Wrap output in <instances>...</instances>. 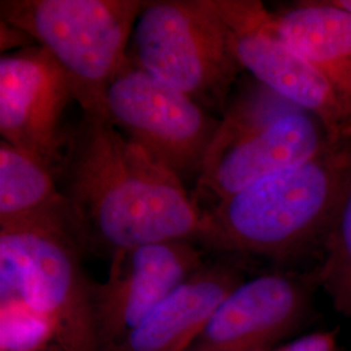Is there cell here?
Returning a JSON list of instances; mask_svg holds the SVG:
<instances>
[{
	"mask_svg": "<svg viewBox=\"0 0 351 351\" xmlns=\"http://www.w3.org/2000/svg\"><path fill=\"white\" fill-rule=\"evenodd\" d=\"M84 250L114 252L201 239L204 213L191 191L108 120L82 113L53 172Z\"/></svg>",
	"mask_w": 351,
	"mask_h": 351,
	"instance_id": "6da1fadb",
	"label": "cell"
},
{
	"mask_svg": "<svg viewBox=\"0 0 351 351\" xmlns=\"http://www.w3.org/2000/svg\"><path fill=\"white\" fill-rule=\"evenodd\" d=\"M351 181V141L267 177L204 211L206 251L289 262L323 243Z\"/></svg>",
	"mask_w": 351,
	"mask_h": 351,
	"instance_id": "7a4b0ae2",
	"label": "cell"
},
{
	"mask_svg": "<svg viewBox=\"0 0 351 351\" xmlns=\"http://www.w3.org/2000/svg\"><path fill=\"white\" fill-rule=\"evenodd\" d=\"M246 88L228 101L191 191L203 213L239 190L307 163L337 143L311 113L256 80Z\"/></svg>",
	"mask_w": 351,
	"mask_h": 351,
	"instance_id": "3957f363",
	"label": "cell"
},
{
	"mask_svg": "<svg viewBox=\"0 0 351 351\" xmlns=\"http://www.w3.org/2000/svg\"><path fill=\"white\" fill-rule=\"evenodd\" d=\"M145 3L1 0L0 21L24 30L50 53L82 113L107 120V91L130 62L128 45Z\"/></svg>",
	"mask_w": 351,
	"mask_h": 351,
	"instance_id": "277c9868",
	"label": "cell"
},
{
	"mask_svg": "<svg viewBox=\"0 0 351 351\" xmlns=\"http://www.w3.org/2000/svg\"><path fill=\"white\" fill-rule=\"evenodd\" d=\"M132 37L130 58L143 71L224 113L243 69L217 0L146 1Z\"/></svg>",
	"mask_w": 351,
	"mask_h": 351,
	"instance_id": "5b68a950",
	"label": "cell"
},
{
	"mask_svg": "<svg viewBox=\"0 0 351 351\" xmlns=\"http://www.w3.org/2000/svg\"><path fill=\"white\" fill-rule=\"evenodd\" d=\"M75 233L51 223L0 226V301L19 300L58 326L65 351H101L91 281Z\"/></svg>",
	"mask_w": 351,
	"mask_h": 351,
	"instance_id": "8992f818",
	"label": "cell"
},
{
	"mask_svg": "<svg viewBox=\"0 0 351 351\" xmlns=\"http://www.w3.org/2000/svg\"><path fill=\"white\" fill-rule=\"evenodd\" d=\"M107 120L186 186L199 178L221 119L130 62L107 91Z\"/></svg>",
	"mask_w": 351,
	"mask_h": 351,
	"instance_id": "52a82bcc",
	"label": "cell"
},
{
	"mask_svg": "<svg viewBox=\"0 0 351 351\" xmlns=\"http://www.w3.org/2000/svg\"><path fill=\"white\" fill-rule=\"evenodd\" d=\"M243 71L315 116L333 142L351 141V114L313 64L280 37L271 11L256 0H217Z\"/></svg>",
	"mask_w": 351,
	"mask_h": 351,
	"instance_id": "ba28073f",
	"label": "cell"
},
{
	"mask_svg": "<svg viewBox=\"0 0 351 351\" xmlns=\"http://www.w3.org/2000/svg\"><path fill=\"white\" fill-rule=\"evenodd\" d=\"M193 241L151 243L114 252L110 275L94 282L91 302L101 351H110L206 262Z\"/></svg>",
	"mask_w": 351,
	"mask_h": 351,
	"instance_id": "9c48e42d",
	"label": "cell"
},
{
	"mask_svg": "<svg viewBox=\"0 0 351 351\" xmlns=\"http://www.w3.org/2000/svg\"><path fill=\"white\" fill-rule=\"evenodd\" d=\"M75 101L66 77L40 46L0 58V134L53 175L68 130L63 116Z\"/></svg>",
	"mask_w": 351,
	"mask_h": 351,
	"instance_id": "30bf717a",
	"label": "cell"
},
{
	"mask_svg": "<svg viewBox=\"0 0 351 351\" xmlns=\"http://www.w3.org/2000/svg\"><path fill=\"white\" fill-rule=\"evenodd\" d=\"M314 272H269L246 278L219 304L188 351H269L310 313Z\"/></svg>",
	"mask_w": 351,
	"mask_h": 351,
	"instance_id": "8fae6325",
	"label": "cell"
},
{
	"mask_svg": "<svg viewBox=\"0 0 351 351\" xmlns=\"http://www.w3.org/2000/svg\"><path fill=\"white\" fill-rule=\"evenodd\" d=\"M217 255L206 259L110 351H188L219 304L246 280L243 258Z\"/></svg>",
	"mask_w": 351,
	"mask_h": 351,
	"instance_id": "7c38bea8",
	"label": "cell"
},
{
	"mask_svg": "<svg viewBox=\"0 0 351 351\" xmlns=\"http://www.w3.org/2000/svg\"><path fill=\"white\" fill-rule=\"evenodd\" d=\"M277 34L324 75L351 114V14L330 0L271 11Z\"/></svg>",
	"mask_w": 351,
	"mask_h": 351,
	"instance_id": "4fadbf2b",
	"label": "cell"
},
{
	"mask_svg": "<svg viewBox=\"0 0 351 351\" xmlns=\"http://www.w3.org/2000/svg\"><path fill=\"white\" fill-rule=\"evenodd\" d=\"M51 223L71 229L80 239L69 202L47 168L0 142V226ZM82 245V243H81Z\"/></svg>",
	"mask_w": 351,
	"mask_h": 351,
	"instance_id": "5bb4252c",
	"label": "cell"
},
{
	"mask_svg": "<svg viewBox=\"0 0 351 351\" xmlns=\"http://www.w3.org/2000/svg\"><path fill=\"white\" fill-rule=\"evenodd\" d=\"M322 247L324 256L314 271L316 284L326 290L339 314L351 319V181Z\"/></svg>",
	"mask_w": 351,
	"mask_h": 351,
	"instance_id": "9a60e30c",
	"label": "cell"
},
{
	"mask_svg": "<svg viewBox=\"0 0 351 351\" xmlns=\"http://www.w3.org/2000/svg\"><path fill=\"white\" fill-rule=\"evenodd\" d=\"M58 339V326L25 302L0 301V350L38 351Z\"/></svg>",
	"mask_w": 351,
	"mask_h": 351,
	"instance_id": "2e32d148",
	"label": "cell"
},
{
	"mask_svg": "<svg viewBox=\"0 0 351 351\" xmlns=\"http://www.w3.org/2000/svg\"><path fill=\"white\" fill-rule=\"evenodd\" d=\"M269 351H339L335 332H315Z\"/></svg>",
	"mask_w": 351,
	"mask_h": 351,
	"instance_id": "e0dca14e",
	"label": "cell"
},
{
	"mask_svg": "<svg viewBox=\"0 0 351 351\" xmlns=\"http://www.w3.org/2000/svg\"><path fill=\"white\" fill-rule=\"evenodd\" d=\"M0 46H1V52L8 53V51L12 49L21 47V50L38 46L36 40L30 37L24 30L16 27V26L10 25L4 21H0Z\"/></svg>",
	"mask_w": 351,
	"mask_h": 351,
	"instance_id": "ac0fdd59",
	"label": "cell"
},
{
	"mask_svg": "<svg viewBox=\"0 0 351 351\" xmlns=\"http://www.w3.org/2000/svg\"><path fill=\"white\" fill-rule=\"evenodd\" d=\"M335 5L351 14V0H330Z\"/></svg>",
	"mask_w": 351,
	"mask_h": 351,
	"instance_id": "d6986e66",
	"label": "cell"
}]
</instances>
